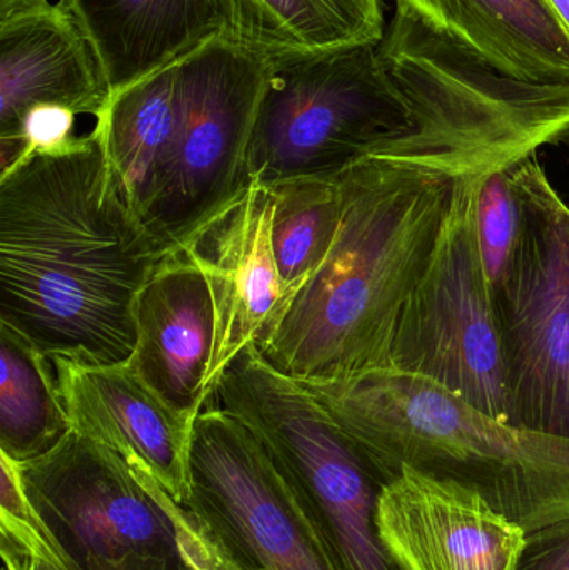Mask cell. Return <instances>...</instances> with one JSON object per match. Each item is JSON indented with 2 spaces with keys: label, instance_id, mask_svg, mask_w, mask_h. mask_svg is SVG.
Wrapping results in <instances>:
<instances>
[{
  "label": "cell",
  "instance_id": "cell-1",
  "mask_svg": "<svg viewBox=\"0 0 569 570\" xmlns=\"http://www.w3.org/2000/svg\"><path fill=\"white\" fill-rule=\"evenodd\" d=\"M166 257L96 130L0 174V324L52 364L130 362L137 297Z\"/></svg>",
  "mask_w": 569,
  "mask_h": 570
},
{
  "label": "cell",
  "instance_id": "cell-2",
  "mask_svg": "<svg viewBox=\"0 0 569 570\" xmlns=\"http://www.w3.org/2000/svg\"><path fill=\"white\" fill-rule=\"evenodd\" d=\"M336 180L333 247L273 337L256 345L267 364L300 382L390 368L398 318L440 246L460 179L367 159Z\"/></svg>",
  "mask_w": 569,
  "mask_h": 570
},
{
  "label": "cell",
  "instance_id": "cell-3",
  "mask_svg": "<svg viewBox=\"0 0 569 570\" xmlns=\"http://www.w3.org/2000/svg\"><path fill=\"white\" fill-rule=\"evenodd\" d=\"M381 471L473 492L524 532L569 518V439L517 428L401 372L303 382Z\"/></svg>",
  "mask_w": 569,
  "mask_h": 570
},
{
  "label": "cell",
  "instance_id": "cell-4",
  "mask_svg": "<svg viewBox=\"0 0 569 570\" xmlns=\"http://www.w3.org/2000/svg\"><path fill=\"white\" fill-rule=\"evenodd\" d=\"M213 401L261 442L340 570H400L377 531L390 481L316 395L246 345L220 372Z\"/></svg>",
  "mask_w": 569,
  "mask_h": 570
},
{
  "label": "cell",
  "instance_id": "cell-5",
  "mask_svg": "<svg viewBox=\"0 0 569 570\" xmlns=\"http://www.w3.org/2000/svg\"><path fill=\"white\" fill-rule=\"evenodd\" d=\"M17 465L30 501L79 570L133 558L174 570H239L156 479L80 432Z\"/></svg>",
  "mask_w": 569,
  "mask_h": 570
},
{
  "label": "cell",
  "instance_id": "cell-6",
  "mask_svg": "<svg viewBox=\"0 0 569 570\" xmlns=\"http://www.w3.org/2000/svg\"><path fill=\"white\" fill-rule=\"evenodd\" d=\"M267 63L224 36L176 62V124L143 220L166 256L183 250L246 189Z\"/></svg>",
  "mask_w": 569,
  "mask_h": 570
},
{
  "label": "cell",
  "instance_id": "cell-7",
  "mask_svg": "<svg viewBox=\"0 0 569 570\" xmlns=\"http://www.w3.org/2000/svg\"><path fill=\"white\" fill-rule=\"evenodd\" d=\"M511 174L523 236L493 295L510 424L569 439V206L534 157Z\"/></svg>",
  "mask_w": 569,
  "mask_h": 570
},
{
  "label": "cell",
  "instance_id": "cell-8",
  "mask_svg": "<svg viewBox=\"0 0 569 570\" xmlns=\"http://www.w3.org/2000/svg\"><path fill=\"white\" fill-rule=\"evenodd\" d=\"M480 177L458 180L440 246L398 318L390 371L433 382L510 424L503 338L474 234Z\"/></svg>",
  "mask_w": 569,
  "mask_h": 570
},
{
  "label": "cell",
  "instance_id": "cell-9",
  "mask_svg": "<svg viewBox=\"0 0 569 570\" xmlns=\"http://www.w3.org/2000/svg\"><path fill=\"white\" fill-rule=\"evenodd\" d=\"M186 508L239 570H340L261 442L213 401L193 424Z\"/></svg>",
  "mask_w": 569,
  "mask_h": 570
},
{
  "label": "cell",
  "instance_id": "cell-10",
  "mask_svg": "<svg viewBox=\"0 0 569 570\" xmlns=\"http://www.w3.org/2000/svg\"><path fill=\"white\" fill-rule=\"evenodd\" d=\"M271 229L269 193L249 184L183 249L206 276L216 308L210 394L223 368L246 345L259 347L273 337L296 298L281 277Z\"/></svg>",
  "mask_w": 569,
  "mask_h": 570
},
{
  "label": "cell",
  "instance_id": "cell-11",
  "mask_svg": "<svg viewBox=\"0 0 569 570\" xmlns=\"http://www.w3.org/2000/svg\"><path fill=\"white\" fill-rule=\"evenodd\" d=\"M376 522L400 570H514L527 535L480 495L408 469L384 484Z\"/></svg>",
  "mask_w": 569,
  "mask_h": 570
},
{
  "label": "cell",
  "instance_id": "cell-12",
  "mask_svg": "<svg viewBox=\"0 0 569 570\" xmlns=\"http://www.w3.org/2000/svg\"><path fill=\"white\" fill-rule=\"evenodd\" d=\"M52 365L73 431L106 445L186 505L194 421L166 404L130 362Z\"/></svg>",
  "mask_w": 569,
  "mask_h": 570
},
{
  "label": "cell",
  "instance_id": "cell-13",
  "mask_svg": "<svg viewBox=\"0 0 569 570\" xmlns=\"http://www.w3.org/2000/svg\"><path fill=\"white\" fill-rule=\"evenodd\" d=\"M136 331L130 365L174 411L196 421L210 397L216 308L206 276L184 250L167 256L140 291Z\"/></svg>",
  "mask_w": 569,
  "mask_h": 570
},
{
  "label": "cell",
  "instance_id": "cell-14",
  "mask_svg": "<svg viewBox=\"0 0 569 570\" xmlns=\"http://www.w3.org/2000/svg\"><path fill=\"white\" fill-rule=\"evenodd\" d=\"M107 100L92 49L60 3L0 23V146L16 142L33 107L97 117Z\"/></svg>",
  "mask_w": 569,
  "mask_h": 570
},
{
  "label": "cell",
  "instance_id": "cell-15",
  "mask_svg": "<svg viewBox=\"0 0 569 570\" xmlns=\"http://www.w3.org/2000/svg\"><path fill=\"white\" fill-rule=\"evenodd\" d=\"M92 49L109 97L224 36L219 0H60Z\"/></svg>",
  "mask_w": 569,
  "mask_h": 570
},
{
  "label": "cell",
  "instance_id": "cell-16",
  "mask_svg": "<svg viewBox=\"0 0 569 570\" xmlns=\"http://www.w3.org/2000/svg\"><path fill=\"white\" fill-rule=\"evenodd\" d=\"M530 82L569 80V30L548 0H396Z\"/></svg>",
  "mask_w": 569,
  "mask_h": 570
},
{
  "label": "cell",
  "instance_id": "cell-17",
  "mask_svg": "<svg viewBox=\"0 0 569 570\" xmlns=\"http://www.w3.org/2000/svg\"><path fill=\"white\" fill-rule=\"evenodd\" d=\"M224 37L264 59L383 40L381 0H219Z\"/></svg>",
  "mask_w": 569,
  "mask_h": 570
},
{
  "label": "cell",
  "instance_id": "cell-18",
  "mask_svg": "<svg viewBox=\"0 0 569 570\" xmlns=\"http://www.w3.org/2000/svg\"><path fill=\"white\" fill-rule=\"evenodd\" d=\"M96 119L94 130L117 183L134 213L144 220L176 124V63L110 96Z\"/></svg>",
  "mask_w": 569,
  "mask_h": 570
},
{
  "label": "cell",
  "instance_id": "cell-19",
  "mask_svg": "<svg viewBox=\"0 0 569 570\" xmlns=\"http://www.w3.org/2000/svg\"><path fill=\"white\" fill-rule=\"evenodd\" d=\"M0 454L16 464L56 449L72 422L47 361L9 325L0 324Z\"/></svg>",
  "mask_w": 569,
  "mask_h": 570
},
{
  "label": "cell",
  "instance_id": "cell-20",
  "mask_svg": "<svg viewBox=\"0 0 569 570\" xmlns=\"http://www.w3.org/2000/svg\"><path fill=\"white\" fill-rule=\"evenodd\" d=\"M273 203V249L281 277L300 294L323 266L341 223L336 176L303 177L266 187Z\"/></svg>",
  "mask_w": 569,
  "mask_h": 570
},
{
  "label": "cell",
  "instance_id": "cell-21",
  "mask_svg": "<svg viewBox=\"0 0 569 570\" xmlns=\"http://www.w3.org/2000/svg\"><path fill=\"white\" fill-rule=\"evenodd\" d=\"M511 170L484 174L474 194V234L493 295L510 276L523 236V207Z\"/></svg>",
  "mask_w": 569,
  "mask_h": 570
},
{
  "label": "cell",
  "instance_id": "cell-22",
  "mask_svg": "<svg viewBox=\"0 0 569 570\" xmlns=\"http://www.w3.org/2000/svg\"><path fill=\"white\" fill-rule=\"evenodd\" d=\"M0 541L57 570H79L27 494L19 465L0 454Z\"/></svg>",
  "mask_w": 569,
  "mask_h": 570
},
{
  "label": "cell",
  "instance_id": "cell-23",
  "mask_svg": "<svg viewBox=\"0 0 569 570\" xmlns=\"http://www.w3.org/2000/svg\"><path fill=\"white\" fill-rule=\"evenodd\" d=\"M514 570H569V518L527 532Z\"/></svg>",
  "mask_w": 569,
  "mask_h": 570
},
{
  "label": "cell",
  "instance_id": "cell-24",
  "mask_svg": "<svg viewBox=\"0 0 569 570\" xmlns=\"http://www.w3.org/2000/svg\"><path fill=\"white\" fill-rule=\"evenodd\" d=\"M0 554L3 561L2 570H57L40 559L23 554L19 549L3 541H0Z\"/></svg>",
  "mask_w": 569,
  "mask_h": 570
},
{
  "label": "cell",
  "instance_id": "cell-25",
  "mask_svg": "<svg viewBox=\"0 0 569 570\" xmlns=\"http://www.w3.org/2000/svg\"><path fill=\"white\" fill-rule=\"evenodd\" d=\"M50 6L47 0H0V23L39 12Z\"/></svg>",
  "mask_w": 569,
  "mask_h": 570
},
{
  "label": "cell",
  "instance_id": "cell-26",
  "mask_svg": "<svg viewBox=\"0 0 569 570\" xmlns=\"http://www.w3.org/2000/svg\"><path fill=\"white\" fill-rule=\"evenodd\" d=\"M92 570H174L167 562L159 559L133 558L112 564L97 566Z\"/></svg>",
  "mask_w": 569,
  "mask_h": 570
},
{
  "label": "cell",
  "instance_id": "cell-27",
  "mask_svg": "<svg viewBox=\"0 0 569 570\" xmlns=\"http://www.w3.org/2000/svg\"><path fill=\"white\" fill-rule=\"evenodd\" d=\"M569 30V0H548Z\"/></svg>",
  "mask_w": 569,
  "mask_h": 570
}]
</instances>
